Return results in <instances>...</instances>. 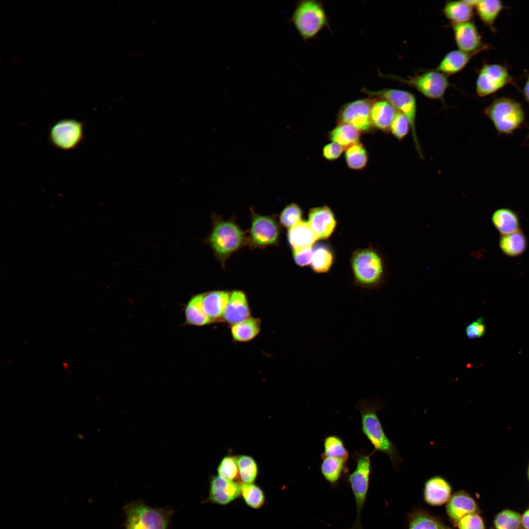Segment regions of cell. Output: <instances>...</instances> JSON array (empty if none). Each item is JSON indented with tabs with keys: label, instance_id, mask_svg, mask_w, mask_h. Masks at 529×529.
<instances>
[{
	"label": "cell",
	"instance_id": "83f0119b",
	"mask_svg": "<svg viewBox=\"0 0 529 529\" xmlns=\"http://www.w3.org/2000/svg\"><path fill=\"white\" fill-rule=\"evenodd\" d=\"M261 320L250 316L247 319L231 326V336L234 340L246 342L255 338L261 330Z\"/></svg>",
	"mask_w": 529,
	"mask_h": 529
},
{
	"label": "cell",
	"instance_id": "30bf717a",
	"mask_svg": "<svg viewBox=\"0 0 529 529\" xmlns=\"http://www.w3.org/2000/svg\"><path fill=\"white\" fill-rule=\"evenodd\" d=\"M83 138V123L72 119L55 122L50 127L49 139L56 148L63 150L75 148Z\"/></svg>",
	"mask_w": 529,
	"mask_h": 529
},
{
	"label": "cell",
	"instance_id": "52a82bcc",
	"mask_svg": "<svg viewBox=\"0 0 529 529\" xmlns=\"http://www.w3.org/2000/svg\"><path fill=\"white\" fill-rule=\"evenodd\" d=\"M369 96L385 100L389 102L397 111L403 114L409 121L412 136L415 149L421 158L423 157L416 133V101L414 96L411 93L395 89H384L377 91H371L364 88L361 90Z\"/></svg>",
	"mask_w": 529,
	"mask_h": 529
},
{
	"label": "cell",
	"instance_id": "8fae6325",
	"mask_svg": "<svg viewBox=\"0 0 529 529\" xmlns=\"http://www.w3.org/2000/svg\"><path fill=\"white\" fill-rule=\"evenodd\" d=\"M512 81L507 69L496 64H485L480 71L476 83L478 95L484 97L498 91Z\"/></svg>",
	"mask_w": 529,
	"mask_h": 529
},
{
	"label": "cell",
	"instance_id": "4fadbf2b",
	"mask_svg": "<svg viewBox=\"0 0 529 529\" xmlns=\"http://www.w3.org/2000/svg\"><path fill=\"white\" fill-rule=\"evenodd\" d=\"M240 495V483L224 479L218 475L213 476L210 481L209 495L204 502L225 505Z\"/></svg>",
	"mask_w": 529,
	"mask_h": 529
},
{
	"label": "cell",
	"instance_id": "f6af8a7d",
	"mask_svg": "<svg viewBox=\"0 0 529 529\" xmlns=\"http://www.w3.org/2000/svg\"><path fill=\"white\" fill-rule=\"evenodd\" d=\"M344 150L342 146L336 143L332 142L324 146L322 155L326 160L333 161L339 158Z\"/></svg>",
	"mask_w": 529,
	"mask_h": 529
},
{
	"label": "cell",
	"instance_id": "ffe728a7",
	"mask_svg": "<svg viewBox=\"0 0 529 529\" xmlns=\"http://www.w3.org/2000/svg\"><path fill=\"white\" fill-rule=\"evenodd\" d=\"M397 112L388 101L375 98L370 112V120L373 126L383 131L389 130Z\"/></svg>",
	"mask_w": 529,
	"mask_h": 529
},
{
	"label": "cell",
	"instance_id": "4dcf8cb0",
	"mask_svg": "<svg viewBox=\"0 0 529 529\" xmlns=\"http://www.w3.org/2000/svg\"><path fill=\"white\" fill-rule=\"evenodd\" d=\"M476 11L480 19L486 25L493 28V24L504 5L500 0H479L476 6Z\"/></svg>",
	"mask_w": 529,
	"mask_h": 529
},
{
	"label": "cell",
	"instance_id": "ab89813d",
	"mask_svg": "<svg viewBox=\"0 0 529 529\" xmlns=\"http://www.w3.org/2000/svg\"><path fill=\"white\" fill-rule=\"evenodd\" d=\"M217 471L219 477L229 481H234L239 475L236 458L230 456L224 457L221 460Z\"/></svg>",
	"mask_w": 529,
	"mask_h": 529
},
{
	"label": "cell",
	"instance_id": "7402d4cb",
	"mask_svg": "<svg viewBox=\"0 0 529 529\" xmlns=\"http://www.w3.org/2000/svg\"><path fill=\"white\" fill-rule=\"evenodd\" d=\"M320 470L324 479L333 487H337L342 478L349 473L347 461L334 457L321 458Z\"/></svg>",
	"mask_w": 529,
	"mask_h": 529
},
{
	"label": "cell",
	"instance_id": "836d02e7",
	"mask_svg": "<svg viewBox=\"0 0 529 529\" xmlns=\"http://www.w3.org/2000/svg\"><path fill=\"white\" fill-rule=\"evenodd\" d=\"M345 157L348 167L353 170L363 169L368 162L367 151L359 142L345 149Z\"/></svg>",
	"mask_w": 529,
	"mask_h": 529
},
{
	"label": "cell",
	"instance_id": "b9f144b4",
	"mask_svg": "<svg viewBox=\"0 0 529 529\" xmlns=\"http://www.w3.org/2000/svg\"><path fill=\"white\" fill-rule=\"evenodd\" d=\"M457 525L458 529H485L482 518L476 513L464 516L459 520Z\"/></svg>",
	"mask_w": 529,
	"mask_h": 529
},
{
	"label": "cell",
	"instance_id": "d6986e66",
	"mask_svg": "<svg viewBox=\"0 0 529 529\" xmlns=\"http://www.w3.org/2000/svg\"><path fill=\"white\" fill-rule=\"evenodd\" d=\"M477 509L475 501L463 491L457 492L451 496L446 506L448 516L456 524L464 516L476 513Z\"/></svg>",
	"mask_w": 529,
	"mask_h": 529
},
{
	"label": "cell",
	"instance_id": "277c9868",
	"mask_svg": "<svg viewBox=\"0 0 529 529\" xmlns=\"http://www.w3.org/2000/svg\"><path fill=\"white\" fill-rule=\"evenodd\" d=\"M351 264L355 283L366 289L375 288L383 279L384 266L380 254L371 247L358 249L352 254Z\"/></svg>",
	"mask_w": 529,
	"mask_h": 529
},
{
	"label": "cell",
	"instance_id": "7c38bea8",
	"mask_svg": "<svg viewBox=\"0 0 529 529\" xmlns=\"http://www.w3.org/2000/svg\"><path fill=\"white\" fill-rule=\"evenodd\" d=\"M375 99H361L345 104L338 114V123H348L360 131H368L373 127L370 112Z\"/></svg>",
	"mask_w": 529,
	"mask_h": 529
},
{
	"label": "cell",
	"instance_id": "603a6c76",
	"mask_svg": "<svg viewBox=\"0 0 529 529\" xmlns=\"http://www.w3.org/2000/svg\"><path fill=\"white\" fill-rule=\"evenodd\" d=\"M479 52H467L459 49L450 51L444 56L435 70L446 76L457 73L462 70L471 59Z\"/></svg>",
	"mask_w": 529,
	"mask_h": 529
},
{
	"label": "cell",
	"instance_id": "ba28073f",
	"mask_svg": "<svg viewBox=\"0 0 529 529\" xmlns=\"http://www.w3.org/2000/svg\"><path fill=\"white\" fill-rule=\"evenodd\" d=\"M244 240L242 231L235 223L227 220L216 222L209 238L213 250L222 261L239 249Z\"/></svg>",
	"mask_w": 529,
	"mask_h": 529
},
{
	"label": "cell",
	"instance_id": "ac0fdd59",
	"mask_svg": "<svg viewBox=\"0 0 529 529\" xmlns=\"http://www.w3.org/2000/svg\"><path fill=\"white\" fill-rule=\"evenodd\" d=\"M452 487L444 478L436 476L428 479L425 483L424 497L432 505H441L448 503L451 497Z\"/></svg>",
	"mask_w": 529,
	"mask_h": 529
},
{
	"label": "cell",
	"instance_id": "d4e9b609",
	"mask_svg": "<svg viewBox=\"0 0 529 529\" xmlns=\"http://www.w3.org/2000/svg\"><path fill=\"white\" fill-rule=\"evenodd\" d=\"M203 293L193 296L184 308L185 325L204 326L213 322L205 313L203 307Z\"/></svg>",
	"mask_w": 529,
	"mask_h": 529
},
{
	"label": "cell",
	"instance_id": "9a60e30c",
	"mask_svg": "<svg viewBox=\"0 0 529 529\" xmlns=\"http://www.w3.org/2000/svg\"><path fill=\"white\" fill-rule=\"evenodd\" d=\"M456 43L459 50L467 52L481 51L487 48L483 46L481 38L475 24L468 22L453 24Z\"/></svg>",
	"mask_w": 529,
	"mask_h": 529
},
{
	"label": "cell",
	"instance_id": "f1b7e54d",
	"mask_svg": "<svg viewBox=\"0 0 529 529\" xmlns=\"http://www.w3.org/2000/svg\"><path fill=\"white\" fill-rule=\"evenodd\" d=\"M473 8L463 0L448 1L444 6L443 13L453 24H459L470 22L473 15Z\"/></svg>",
	"mask_w": 529,
	"mask_h": 529
},
{
	"label": "cell",
	"instance_id": "f546056e",
	"mask_svg": "<svg viewBox=\"0 0 529 529\" xmlns=\"http://www.w3.org/2000/svg\"><path fill=\"white\" fill-rule=\"evenodd\" d=\"M360 137V131L351 124L345 123H338L329 133L330 139L342 146L345 150L359 142Z\"/></svg>",
	"mask_w": 529,
	"mask_h": 529
},
{
	"label": "cell",
	"instance_id": "7bdbcfd3",
	"mask_svg": "<svg viewBox=\"0 0 529 529\" xmlns=\"http://www.w3.org/2000/svg\"><path fill=\"white\" fill-rule=\"evenodd\" d=\"M313 253L312 247L293 250L294 260L300 266L308 265L311 264Z\"/></svg>",
	"mask_w": 529,
	"mask_h": 529
},
{
	"label": "cell",
	"instance_id": "bcb514c9",
	"mask_svg": "<svg viewBox=\"0 0 529 529\" xmlns=\"http://www.w3.org/2000/svg\"><path fill=\"white\" fill-rule=\"evenodd\" d=\"M521 525L524 529H529V508L521 516Z\"/></svg>",
	"mask_w": 529,
	"mask_h": 529
},
{
	"label": "cell",
	"instance_id": "5b68a950",
	"mask_svg": "<svg viewBox=\"0 0 529 529\" xmlns=\"http://www.w3.org/2000/svg\"><path fill=\"white\" fill-rule=\"evenodd\" d=\"M291 20L305 40L315 37L328 24L327 16L322 3L315 0L299 1Z\"/></svg>",
	"mask_w": 529,
	"mask_h": 529
},
{
	"label": "cell",
	"instance_id": "6da1fadb",
	"mask_svg": "<svg viewBox=\"0 0 529 529\" xmlns=\"http://www.w3.org/2000/svg\"><path fill=\"white\" fill-rule=\"evenodd\" d=\"M383 407L384 404L380 400L369 398L360 400L356 406L361 415V431L373 447V452L386 455L396 469L402 459L396 446L385 433L378 417V412Z\"/></svg>",
	"mask_w": 529,
	"mask_h": 529
},
{
	"label": "cell",
	"instance_id": "681fc988",
	"mask_svg": "<svg viewBox=\"0 0 529 529\" xmlns=\"http://www.w3.org/2000/svg\"><path fill=\"white\" fill-rule=\"evenodd\" d=\"M528 478L529 479V465L528 470Z\"/></svg>",
	"mask_w": 529,
	"mask_h": 529
},
{
	"label": "cell",
	"instance_id": "9c48e42d",
	"mask_svg": "<svg viewBox=\"0 0 529 529\" xmlns=\"http://www.w3.org/2000/svg\"><path fill=\"white\" fill-rule=\"evenodd\" d=\"M387 77L414 88L425 97L432 99L442 100L450 86L447 76L436 70L426 71L408 78L394 75H387Z\"/></svg>",
	"mask_w": 529,
	"mask_h": 529
},
{
	"label": "cell",
	"instance_id": "74e56055",
	"mask_svg": "<svg viewBox=\"0 0 529 529\" xmlns=\"http://www.w3.org/2000/svg\"><path fill=\"white\" fill-rule=\"evenodd\" d=\"M409 529H451L436 518L426 513H417L410 522Z\"/></svg>",
	"mask_w": 529,
	"mask_h": 529
},
{
	"label": "cell",
	"instance_id": "484cf974",
	"mask_svg": "<svg viewBox=\"0 0 529 529\" xmlns=\"http://www.w3.org/2000/svg\"><path fill=\"white\" fill-rule=\"evenodd\" d=\"M491 220L501 235L510 234L521 229L519 216L509 208L497 209L493 213Z\"/></svg>",
	"mask_w": 529,
	"mask_h": 529
},
{
	"label": "cell",
	"instance_id": "7a4b0ae2",
	"mask_svg": "<svg viewBox=\"0 0 529 529\" xmlns=\"http://www.w3.org/2000/svg\"><path fill=\"white\" fill-rule=\"evenodd\" d=\"M374 454L373 451L368 453L361 448L354 451L352 454L356 467L351 473H348L344 478L351 489L356 507V520L349 529H363L361 521V514L369 490L372 470L371 457Z\"/></svg>",
	"mask_w": 529,
	"mask_h": 529
},
{
	"label": "cell",
	"instance_id": "3957f363",
	"mask_svg": "<svg viewBox=\"0 0 529 529\" xmlns=\"http://www.w3.org/2000/svg\"><path fill=\"white\" fill-rule=\"evenodd\" d=\"M123 509L124 529H168L174 512L171 508L150 506L141 500L128 503Z\"/></svg>",
	"mask_w": 529,
	"mask_h": 529
},
{
	"label": "cell",
	"instance_id": "5bb4252c",
	"mask_svg": "<svg viewBox=\"0 0 529 529\" xmlns=\"http://www.w3.org/2000/svg\"><path fill=\"white\" fill-rule=\"evenodd\" d=\"M250 236L253 243L257 246L272 245L278 241L279 227L272 217L254 214L251 223Z\"/></svg>",
	"mask_w": 529,
	"mask_h": 529
},
{
	"label": "cell",
	"instance_id": "e575fe53",
	"mask_svg": "<svg viewBox=\"0 0 529 529\" xmlns=\"http://www.w3.org/2000/svg\"><path fill=\"white\" fill-rule=\"evenodd\" d=\"M241 496L246 505L253 509H259L265 503L263 490L253 483H240Z\"/></svg>",
	"mask_w": 529,
	"mask_h": 529
},
{
	"label": "cell",
	"instance_id": "e0dca14e",
	"mask_svg": "<svg viewBox=\"0 0 529 529\" xmlns=\"http://www.w3.org/2000/svg\"><path fill=\"white\" fill-rule=\"evenodd\" d=\"M251 312L245 294L241 290L231 292L221 320L231 325L250 317Z\"/></svg>",
	"mask_w": 529,
	"mask_h": 529
},
{
	"label": "cell",
	"instance_id": "4316f807",
	"mask_svg": "<svg viewBox=\"0 0 529 529\" xmlns=\"http://www.w3.org/2000/svg\"><path fill=\"white\" fill-rule=\"evenodd\" d=\"M527 239L520 229L515 232L501 235L499 240V247L505 256L510 257H517L523 254L527 248Z\"/></svg>",
	"mask_w": 529,
	"mask_h": 529
},
{
	"label": "cell",
	"instance_id": "60d3db41",
	"mask_svg": "<svg viewBox=\"0 0 529 529\" xmlns=\"http://www.w3.org/2000/svg\"><path fill=\"white\" fill-rule=\"evenodd\" d=\"M410 129L409 121L402 113L397 112L390 125L389 130L399 140H402Z\"/></svg>",
	"mask_w": 529,
	"mask_h": 529
},
{
	"label": "cell",
	"instance_id": "f35d334b",
	"mask_svg": "<svg viewBox=\"0 0 529 529\" xmlns=\"http://www.w3.org/2000/svg\"><path fill=\"white\" fill-rule=\"evenodd\" d=\"M302 216L301 208L297 204L292 203L282 210L280 215V221L284 227L289 229L301 220Z\"/></svg>",
	"mask_w": 529,
	"mask_h": 529
},
{
	"label": "cell",
	"instance_id": "8d00e7d4",
	"mask_svg": "<svg viewBox=\"0 0 529 529\" xmlns=\"http://www.w3.org/2000/svg\"><path fill=\"white\" fill-rule=\"evenodd\" d=\"M494 525L495 529H519L521 516L515 511L505 509L496 516Z\"/></svg>",
	"mask_w": 529,
	"mask_h": 529
},
{
	"label": "cell",
	"instance_id": "7dc6e473",
	"mask_svg": "<svg viewBox=\"0 0 529 529\" xmlns=\"http://www.w3.org/2000/svg\"><path fill=\"white\" fill-rule=\"evenodd\" d=\"M523 94L525 96L526 99L529 103V76H528L525 86L523 89Z\"/></svg>",
	"mask_w": 529,
	"mask_h": 529
},
{
	"label": "cell",
	"instance_id": "44dd1931",
	"mask_svg": "<svg viewBox=\"0 0 529 529\" xmlns=\"http://www.w3.org/2000/svg\"><path fill=\"white\" fill-rule=\"evenodd\" d=\"M230 296V293L228 291L223 290H215L203 293V309L213 322L221 320Z\"/></svg>",
	"mask_w": 529,
	"mask_h": 529
},
{
	"label": "cell",
	"instance_id": "cb8c5ba5",
	"mask_svg": "<svg viewBox=\"0 0 529 529\" xmlns=\"http://www.w3.org/2000/svg\"><path fill=\"white\" fill-rule=\"evenodd\" d=\"M288 237L293 250L312 247L318 240L308 221L302 220L289 229Z\"/></svg>",
	"mask_w": 529,
	"mask_h": 529
},
{
	"label": "cell",
	"instance_id": "8992f818",
	"mask_svg": "<svg viewBox=\"0 0 529 529\" xmlns=\"http://www.w3.org/2000/svg\"><path fill=\"white\" fill-rule=\"evenodd\" d=\"M485 115L497 130L508 134L518 128L524 122V110L517 101L507 97L496 99L485 110Z\"/></svg>",
	"mask_w": 529,
	"mask_h": 529
},
{
	"label": "cell",
	"instance_id": "ee69618b",
	"mask_svg": "<svg viewBox=\"0 0 529 529\" xmlns=\"http://www.w3.org/2000/svg\"><path fill=\"white\" fill-rule=\"evenodd\" d=\"M485 326L482 318H478L467 325L466 328V334L470 339L479 338L485 333Z\"/></svg>",
	"mask_w": 529,
	"mask_h": 529
},
{
	"label": "cell",
	"instance_id": "d6a6232c",
	"mask_svg": "<svg viewBox=\"0 0 529 529\" xmlns=\"http://www.w3.org/2000/svg\"><path fill=\"white\" fill-rule=\"evenodd\" d=\"M333 260V254L329 247L318 245L313 249L311 267L316 273L327 272L331 267Z\"/></svg>",
	"mask_w": 529,
	"mask_h": 529
},
{
	"label": "cell",
	"instance_id": "c3c4849f",
	"mask_svg": "<svg viewBox=\"0 0 529 529\" xmlns=\"http://www.w3.org/2000/svg\"><path fill=\"white\" fill-rule=\"evenodd\" d=\"M463 1L466 4L472 7H476V5L479 2V0H465Z\"/></svg>",
	"mask_w": 529,
	"mask_h": 529
},
{
	"label": "cell",
	"instance_id": "2e32d148",
	"mask_svg": "<svg viewBox=\"0 0 529 529\" xmlns=\"http://www.w3.org/2000/svg\"><path fill=\"white\" fill-rule=\"evenodd\" d=\"M309 220L317 239H328L337 225V220L332 210L327 206L310 209Z\"/></svg>",
	"mask_w": 529,
	"mask_h": 529
},
{
	"label": "cell",
	"instance_id": "1f68e13d",
	"mask_svg": "<svg viewBox=\"0 0 529 529\" xmlns=\"http://www.w3.org/2000/svg\"><path fill=\"white\" fill-rule=\"evenodd\" d=\"M322 441L324 450L320 455L321 458L334 457L348 461L349 459V453L343 440L339 436L335 434L328 435L325 436Z\"/></svg>",
	"mask_w": 529,
	"mask_h": 529
},
{
	"label": "cell",
	"instance_id": "d590c367",
	"mask_svg": "<svg viewBox=\"0 0 529 529\" xmlns=\"http://www.w3.org/2000/svg\"><path fill=\"white\" fill-rule=\"evenodd\" d=\"M236 458L239 469V476L242 482L253 483L258 472V466L255 460L252 457L245 455L240 456Z\"/></svg>",
	"mask_w": 529,
	"mask_h": 529
}]
</instances>
